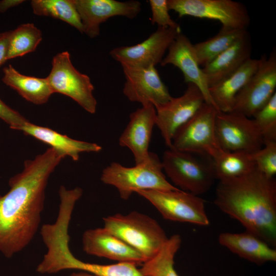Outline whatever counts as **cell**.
Segmentation results:
<instances>
[{"instance_id": "6da1fadb", "label": "cell", "mask_w": 276, "mask_h": 276, "mask_svg": "<svg viewBox=\"0 0 276 276\" xmlns=\"http://www.w3.org/2000/svg\"><path fill=\"white\" fill-rule=\"evenodd\" d=\"M65 157L50 147L26 160L22 172L9 179L10 190L0 195V252L5 257L10 258L22 250L34 238L49 177Z\"/></svg>"}, {"instance_id": "7a4b0ae2", "label": "cell", "mask_w": 276, "mask_h": 276, "mask_svg": "<svg viewBox=\"0 0 276 276\" xmlns=\"http://www.w3.org/2000/svg\"><path fill=\"white\" fill-rule=\"evenodd\" d=\"M215 204L248 231L276 246V181L256 168L242 176L219 181Z\"/></svg>"}, {"instance_id": "3957f363", "label": "cell", "mask_w": 276, "mask_h": 276, "mask_svg": "<svg viewBox=\"0 0 276 276\" xmlns=\"http://www.w3.org/2000/svg\"><path fill=\"white\" fill-rule=\"evenodd\" d=\"M163 170L161 160L151 152L148 160L133 167L111 163L103 170L100 179L104 183L114 187L120 197L127 200L133 193L140 191L178 189L167 180Z\"/></svg>"}, {"instance_id": "277c9868", "label": "cell", "mask_w": 276, "mask_h": 276, "mask_svg": "<svg viewBox=\"0 0 276 276\" xmlns=\"http://www.w3.org/2000/svg\"><path fill=\"white\" fill-rule=\"evenodd\" d=\"M103 220L105 228L137 251L146 261L154 256L168 239L155 219L138 212L116 214Z\"/></svg>"}, {"instance_id": "5b68a950", "label": "cell", "mask_w": 276, "mask_h": 276, "mask_svg": "<svg viewBox=\"0 0 276 276\" xmlns=\"http://www.w3.org/2000/svg\"><path fill=\"white\" fill-rule=\"evenodd\" d=\"M218 110L204 102L194 116L175 132L170 149L214 159L223 150L217 140L215 120Z\"/></svg>"}, {"instance_id": "8992f818", "label": "cell", "mask_w": 276, "mask_h": 276, "mask_svg": "<svg viewBox=\"0 0 276 276\" xmlns=\"http://www.w3.org/2000/svg\"><path fill=\"white\" fill-rule=\"evenodd\" d=\"M194 154L169 148L161 161L163 170L175 185L198 196L208 191L216 178L212 164H205Z\"/></svg>"}, {"instance_id": "52a82bcc", "label": "cell", "mask_w": 276, "mask_h": 276, "mask_svg": "<svg viewBox=\"0 0 276 276\" xmlns=\"http://www.w3.org/2000/svg\"><path fill=\"white\" fill-rule=\"evenodd\" d=\"M136 193L149 201L167 220L204 226L210 224L205 201L198 195L179 189L143 190Z\"/></svg>"}, {"instance_id": "ba28073f", "label": "cell", "mask_w": 276, "mask_h": 276, "mask_svg": "<svg viewBox=\"0 0 276 276\" xmlns=\"http://www.w3.org/2000/svg\"><path fill=\"white\" fill-rule=\"evenodd\" d=\"M46 79L53 93L65 95L90 113H95L97 102L90 78L73 65L67 51L54 56L52 68Z\"/></svg>"}, {"instance_id": "9c48e42d", "label": "cell", "mask_w": 276, "mask_h": 276, "mask_svg": "<svg viewBox=\"0 0 276 276\" xmlns=\"http://www.w3.org/2000/svg\"><path fill=\"white\" fill-rule=\"evenodd\" d=\"M179 17L190 16L219 21L222 27L246 30L250 17L246 7L232 0H167Z\"/></svg>"}, {"instance_id": "30bf717a", "label": "cell", "mask_w": 276, "mask_h": 276, "mask_svg": "<svg viewBox=\"0 0 276 276\" xmlns=\"http://www.w3.org/2000/svg\"><path fill=\"white\" fill-rule=\"evenodd\" d=\"M259 59L257 70L236 95L232 110L248 118L252 117L276 93L275 51Z\"/></svg>"}, {"instance_id": "8fae6325", "label": "cell", "mask_w": 276, "mask_h": 276, "mask_svg": "<svg viewBox=\"0 0 276 276\" xmlns=\"http://www.w3.org/2000/svg\"><path fill=\"white\" fill-rule=\"evenodd\" d=\"M217 140L224 151L253 153L264 146L262 136L253 119L237 111H218L215 120Z\"/></svg>"}, {"instance_id": "7c38bea8", "label": "cell", "mask_w": 276, "mask_h": 276, "mask_svg": "<svg viewBox=\"0 0 276 276\" xmlns=\"http://www.w3.org/2000/svg\"><path fill=\"white\" fill-rule=\"evenodd\" d=\"M180 33V28L158 27L155 32L142 42L132 46L117 47L109 53L122 66L146 68L155 66L161 62L165 53Z\"/></svg>"}, {"instance_id": "4fadbf2b", "label": "cell", "mask_w": 276, "mask_h": 276, "mask_svg": "<svg viewBox=\"0 0 276 276\" xmlns=\"http://www.w3.org/2000/svg\"><path fill=\"white\" fill-rule=\"evenodd\" d=\"M204 102L200 89L189 83L181 96L172 97L167 103L156 108V125L169 148L177 130L191 119Z\"/></svg>"}, {"instance_id": "5bb4252c", "label": "cell", "mask_w": 276, "mask_h": 276, "mask_svg": "<svg viewBox=\"0 0 276 276\" xmlns=\"http://www.w3.org/2000/svg\"><path fill=\"white\" fill-rule=\"evenodd\" d=\"M122 68L126 79L123 92L129 101L140 103L142 106L151 104L156 108L172 98L155 66H122Z\"/></svg>"}, {"instance_id": "9a60e30c", "label": "cell", "mask_w": 276, "mask_h": 276, "mask_svg": "<svg viewBox=\"0 0 276 276\" xmlns=\"http://www.w3.org/2000/svg\"><path fill=\"white\" fill-rule=\"evenodd\" d=\"M81 19L83 33L90 38L100 34V26L110 17L122 16L134 18L141 10L137 1L74 0Z\"/></svg>"}, {"instance_id": "2e32d148", "label": "cell", "mask_w": 276, "mask_h": 276, "mask_svg": "<svg viewBox=\"0 0 276 276\" xmlns=\"http://www.w3.org/2000/svg\"><path fill=\"white\" fill-rule=\"evenodd\" d=\"M48 264L53 273L66 269H77L98 276H144L136 265L131 263L101 265L82 261L73 255L68 242L65 241L53 247L48 257Z\"/></svg>"}, {"instance_id": "e0dca14e", "label": "cell", "mask_w": 276, "mask_h": 276, "mask_svg": "<svg viewBox=\"0 0 276 276\" xmlns=\"http://www.w3.org/2000/svg\"><path fill=\"white\" fill-rule=\"evenodd\" d=\"M129 121L119 140V145L132 153L135 165L149 158V146L153 127L156 125V110L151 104L143 105L132 112Z\"/></svg>"}, {"instance_id": "ac0fdd59", "label": "cell", "mask_w": 276, "mask_h": 276, "mask_svg": "<svg viewBox=\"0 0 276 276\" xmlns=\"http://www.w3.org/2000/svg\"><path fill=\"white\" fill-rule=\"evenodd\" d=\"M168 51L167 55L160 63L161 66L172 64L178 68L183 74L185 82L195 84L202 93L205 102L214 106L205 75L198 64L193 44L189 38L179 33Z\"/></svg>"}, {"instance_id": "d6986e66", "label": "cell", "mask_w": 276, "mask_h": 276, "mask_svg": "<svg viewBox=\"0 0 276 276\" xmlns=\"http://www.w3.org/2000/svg\"><path fill=\"white\" fill-rule=\"evenodd\" d=\"M83 249L86 254L117 261L142 265L145 259L135 249L104 227L88 229L82 236Z\"/></svg>"}, {"instance_id": "ffe728a7", "label": "cell", "mask_w": 276, "mask_h": 276, "mask_svg": "<svg viewBox=\"0 0 276 276\" xmlns=\"http://www.w3.org/2000/svg\"><path fill=\"white\" fill-rule=\"evenodd\" d=\"M251 43L248 32L227 50L220 54L202 70L210 87L223 80L251 58Z\"/></svg>"}, {"instance_id": "44dd1931", "label": "cell", "mask_w": 276, "mask_h": 276, "mask_svg": "<svg viewBox=\"0 0 276 276\" xmlns=\"http://www.w3.org/2000/svg\"><path fill=\"white\" fill-rule=\"evenodd\" d=\"M218 242L233 253L256 264L276 261L275 249L248 231L220 233Z\"/></svg>"}, {"instance_id": "7402d4cb", "label": "cell", "mask_w": 276, "mask_h": 276, "mask_svg": "<svg viewBox=\"0 0 276 276\" xmlns=\"http://www.w3.org/2000/svg\"><path fill=\"white\" fill-rule=\"evenodd\" d=\"M24 134L48 144L51 148L77 161L82 152H98L102 147L94 143L75 140L48 127L38 126L28 121L20 129Z\"/></svg>"}, {"instance_id": "603a6c76", "label": "cell", "mask_w": 276, "mask_h": 276, "mask_svg": "<svg viewBox=\"0 0 276 276\" xmlns=\"http://www.w3.org/2000/svg\"><path fill=\"white\" fill-rule=\"evenodd\" d=\"M259 59L250 58L234 73L209 87L215 107L221 112L233 109L235 97L257 70Z\"/></svg>"}, {"instance_id": "cb8c5ba5", "label": "cell", "mask_w": 276, "mask_h": 276, "mask_svg": "<svg viewBox=\"0 0 276 276\" xmlns=\"http://www.w3.org/2000/svg\"><path fill=\"white\" fill-rule=\"evenodd\" d=\"M3 73L2 81L6 85L35 104L45 103L53 94L46 78L24 75L11 64L3 68Z\"/></svg>"}, {"instance_id": "d4e9b609", "label": "cell", "mask_w": 276, "mask_h": 276, "mask_svg": "<svg viewBox=\"0 0 276 276\" xmlns=\"http://www.w3.org/2000/svg\"><path fill=\"white\" fill-rule=\"evenodd\" d=\"M212 164L214 175L219 181L245 175L256 168L252 153L244 151H222Z\"/></svg>"}, {"instance_id": "484cf974", "label": "cell", "mask_w": 276, "mask_h": 276, "mask_svg": "<svg viewBox=\"0 0 276 276\" xmlns=\"http://www.w3.org/2000/svg\"><path fill=\"white\" fill-rule=\"evenodd\" d=\"M247 33L246 30L222 27L214 36L193 44L198 64L204 66Z\"/></svg>"}, {"instance_id": "4316f807", "label": "cell", "mask_w": 276, "mask_h": 276, "mask_svg": "<svg viewBox=\"0 0 276 276\" xmlns=\"http://www.w3.org/2000/svg\"><path fill=\"white\" fill-rule=\"evenodd\" d=\"M181 243V237L178 234L168 238L159 250L142 264L139 269L141 273L144 276H179L174 264Z\"/></svg>"}, {"instance_id": "83f0119b", "label": "cell", "mask_w": 276, "mask_h": 276, "mask_svg": "<svg viewBox=\"0 0 276 276\" xmlns=\"http://www.w3.org/2000/svg\"><path fill=\"white\" fill-rule=\"evenodd\" d=\"M33 13L62 20L83 33V27L74 0H32Z\"/></svg>"}, {"instance_id": "f1b7e54d", "label": "cell", "mask_w": 276, "mask_h": 276, "mask_svg": "<svg viewBox=\"0 0 276 276\" xmlns=\"http://www.w3.org/2000/svg\"><path fill=\"white\" fill-rule=\"evenodd\" d=\"M42 39L41 31L33 24H21L11 31L7 60L34 52Z\"/></svg>"}, {"instance_id": "f546056e", "label": "cell", "mask_w": 276, "mask_h": 276, "mask_svg": "<svg viewBox=\"0 0 276 276\" xmlns=\"http://www.w3.org/2000/svg\"><path fill=\"white\" fill-rule=\"evenodd\" d=\"M264 141L276 142V93L252 117Z\"/></svg>"}, {"instance_id": "4dcf8cb0", "label": "cell", "mask_w": 276, "mask_h": 276, "mask_svg": "<svg viewBox=\"0 0 276 276\" xmlns=\"http://www.w3.org/2000/svg\"><path fill=\"white\" fill-rule=\"evenodd\" d=\"M257 170L268 177L276 174V142H270L252 153Z\"/></svg>"}, {"instance_id": "1f68e13d", "label": "cell", "mask_w": 276, "mask_h": 276, "mask_svg": "<svg viewBox=\"0 0 276 276\" xmlns=\"http://www.w3.org/2000/svg\"><path fill=\"white\" fill-rule=\"evenodd\" d=\"M149 3L152 12L151 22L152 25L157 24L158 27L163 28H180L169 14L167 0H149Z\"/></svg>"}, {"instance_id": "d6a6232c", "label": "cell", "mask_w": 276, "mask_h": 276, "mask_svg": "<svg viewBox=\"0 0 276 276\" xmlns=\"http://www.w3.org/2000/svg\"><path fill=\"white\" fill-rule=\"evenodd\" d=\"M0 119L7 123L14 130H20L28 121L19 112L7 105L0 99Z\"/></svg>"}, {"instance_id": "836d02e7", "label": "cell", "mask_w": 276, "mask_h": 276, "mask_svg": "<svg viewBox=\"0 0 276 276\" xmlns=\"http://www.w3.org/2000/svg\"><path fill=\"white\" fill-rule=\"evenodd\" d=\"M11 31L0 33V66L7 60V55Z\"/></svg>"}, {"instance_id": "e575fe53", "label": "cell", "mask_w": 276, "mask_h": 276, "mask_svg": "<svg viewBox=\"0 0 276 276\" xmlns=\"http://www.w3.org/2000/svg\"><path fill=\"white\" fill-rule=\"evenodd\" d=\"M22 0H2L0 1V12L4 13L9 9L16 7L24 2Z\"/></svg>"}, {"instance_id": "d590c367", "label": "cell", "mask_w": 276, "mask_h": 276, "mask_svg": "<svg viewBox=\"0 0 276 276\" xmlns=\"http://www.w3.org/2000/svg\"><path fill=\"white\" fill-rule=\"evenodd\" d=\"M69 276H98L89 272L83 271L79 272H73Z\"/></svg>"}]
</instances>
